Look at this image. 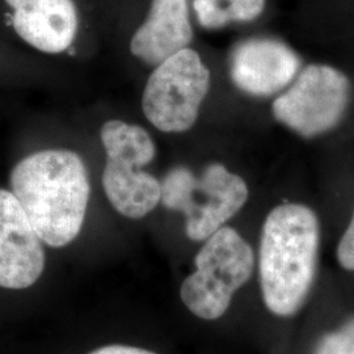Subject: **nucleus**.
I'll return each mask as SVG.
<instances>
[{
  "label": "nucleus",
  "mask_w": 354,
  "mask_h": 354,
  "mask_svg": "<svg viewBox=\"0 0 354 354\" xmlns=\"http://www.w3.org/2000/svg\"><path fill=\"white\" fill-rule=\"evenodd\" d=\"M193 39L188 0H152L146 21L130 41V51L149 66H158L189 46Z\"/></svg>",
  "instance_id": "nucleus-9"
},
{
  "label": "nucleus",
  "mask_w": 354,
  "mask_h": 354,
  "mask_svg": "<svg viewBox=\"0 0 354 354\" xmlns=\"http://www.w3.org/2000/svg\"><path fill=\"white\" fill-rule=\"evenodd\" d=\"M162 185L160 203L185 216L190 241H206L241 212L248 200V187L241 176L219 163L207 165L200 176L189 168H172Z\"/></svg>",
  "instance_id": "nucleus-3"
},
{
  "label": "nucleus",
  "mask_w": 354,
  "mask_h": 354,
  "mask_svg": "<svg viewBox=\"0 0 354 354\" xmlns=\"http://www.w3.org/2000/svg\"><path fill=\"white\" fill-rule=\"evenodd\" d=\"M89 354H155L146 351V349H140V348H134V346H127V345H108V346H102L100 349L92 352Z\"/></svg>",
  "instance_id": "nucleus-16"
},
{
  "label": "nucleus",
  "mask_w": 354,
  "mask_h": 354,
  "mask_svg": "<svg viewBox=\"0 0 354 354\" xmlns=\"http://www.w3.org/2000/svg\"><path fill=\"white\" fill-rule=\"evenodd\" d=\"M11 188L44 243L64 247L79 235L91 185L76 152L45 150L26 156L13 168Z\"/></svg>",
  "instance_id": "nucleus-1"
},
{
  "label": "nucleus",
  "mask_w": 354,
  "mask_h": 354,
  "mask_svg": "<svg viewBox=\"0 0 354 354\" xmlns=\"http://www.w3.org/2000/svg\"><path fill=\"white\" fill-rule=\"evenodd\" d=\"M351 82L340 70L310 64L272 106L274 118L304 138L335 129L351 100Z\"/></svg>",
  "instance_id": "nucleus-6"
},
{
  "label": "nucleus",
  "mask_w": 354,
  "mask_h": 354,
  "mask_svg": "<svg viewBox=\"0 0 354 354\" xmlns=\"http://www.w3.org/2000/svg\"><path fill=\"white\" fill-rule=\"evenodd\" d=\"M102 187L114 209L124 216L140 219L160 203L162 185L136 163L106 159Z\"/></svg>",
  "instance_id": "nucleus-11"
},
{
  "label": "nucleus",
  "mask_w": 354,
  "mask_h": 354,
  "mask_svg": "<svg viewBox=\"0 0 354 354\" xmlns=\"http://www.w3.org/2000/svg\"><path fill=\"white\" fill-rule=\"evenodd\" d=\"M7 3H8V6L13 8V11L15 10H17V8H20V7H23V6H26L28 1H30V0H6Z\"/></svg>",
  "instance_id": "nucleus-17"
},
{
  "label": "nucleus",
  "mask_w": 354,
  "mask_h": 354,
  "mask_svg": "<svg viewBox=\"0 0 354 354\" xmlns=\"http://www.w3.org/2000/svg\"><path fill=\"white\" fill-rule=\"evenodd\" d=\"M337 260L344 269L354 272V212L352 221L339 243Z\"/></svg>",
  "instance_id": "nucleus-15"
},
{
  "label": "nucleus",
  "mask_w": 354,
  "mask_h": 354,
  "mask_svg": "<svg viewBox=\"0 0 354 354\" xmlns=\"http://www.w3.org/2000/svg\"><path fill=\"white\" fill-rule=\"evenodd\" d=\"M77 24L73 0H30L13 13L16 33L37 50L49 54L62 53L71 46Z\"/></svg>",
  "instance_id": "nucleus-10"
},
{
  "label": "nucleus",
  "mask_w": 354,
  "mask_h": 354,
  "mask_svg": "<svg viewBox=\"0 0 354 354\" xmlns=\"http://www.w3.org/2000/svg\"><path fill=\"white\" fill-rule=\"evenodd\" d=\"M299 68L297 53L274 38L244 39L230 55L232 83L256 97H268L288 87Z\"/></svg>",
  "instance_id": "nucleus-8"
},
{
  "label": "nucleus",
  "mask_w": 354,
  "mask_h": 354,
  "mask_svg": "<svg viewBox=\"0 0 354 354\" xmlns=\"http://www.w3.org/2000/svg\"><path fill=\"white\" fill-rule=\"evenodd\" d=\"M266 0H194L193 8L200 26L219 29L230 23H248L266 8Z\"/></svg>",
  "instance_id": "nucleus-13"
},
{
  "label": "nucleus",
  "mask_w": 354,
  "mask_h": 354,
  "mask_svg": "<svg viewBox=\"0 0 354 354\" xmlns=\"http://www.w3.org/2000/svg\"><path fill=\"white\" fill-rule=\"evenodd\" d=\"M44 269L42 241L12 192L0 189V288L26 289Z\"/></svg>",
  "instance_id": "nucleus-7"
},
{
  "label": "nucleus",
  "mask_w": 354,
  "mask_h": 354,
  "mask_svg": "<svg viewBox=\"0 0 354 354\" xmlns=\"http://www.w3.org/2000/svg\"><path fill=\"white\" fill-rule=\"evenodd\" d=\"M315 354H354V317L317 342Z\"/></svg>",
  "instance_id": "nucleus-14"
},
{
  "label": "nucleus",
  "mask_w": 354,
  "mask_h": 354,
  "mask_svg": "<svg viewBox=\"0 0 354 354\" xmlns=\"http://www.w3.org/2000/svg\"><path fill=\"white\" fill-rule=\"evenodd\" d=\"M210 87V71L197 51L185 48L158 64L142 97L143 113L165 133L189 130Z\"/></svg>",
  "instance_id": "nucleus-5"
},
{
  "label": "nucleus",
  "mask_w": 354,
  "mask_h": 354,
  "mask_svg": "<svg viewBox=\"0 0 354 354\" xmlns=\"http://www.w3.org/2000/svg\"><path fill=\"white\" fill-rule=\"evenodd\" d=\"M320 223L313 209L283 203L266 216L259 252V272L268 310L291 317L304 306L314 285Z\"/></svg>",
  "instance_id": "nucleus-2"
},
{
  "label": "nucleus",
  "mask_w": 354,
  "mask_h": 354,
  "mask_svg": "<svg viewBox=\"0 0 354 354\" xmlns=\"http://www.w3.org/2000/svg\"><path fill=\"white\" fill-rule=\"evenodd\" d=\"M194 264L196 270L181 285V299L196 317L215 320L251 279L254 253L238 231L223 226L205 241Z\"/></svg>",
  "instance_id": "nucleus-4"
},
{
  "label": "nucleus",
  "mask_w": 354,
  "mask_h": 354,
  "mask_svg": "<svg viewBox=\"0 0 354 354\" xmlns=\"http://www.w3.org/2000/svg\"><path fill=\"white\" fill-rule=\"evenodd\" d=\"M106 159L124 160L140 167L151 163L155 158V143L150 134L138 125H130L120 120H112L100 130Z\"/></svg>",
  "instance_id": "nucleus-12"
}]
</instances>
